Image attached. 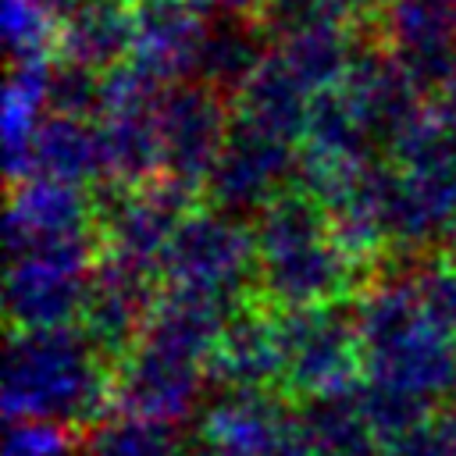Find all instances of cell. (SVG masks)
Returning <instances> with one entry per match:
<instances>
[{
	"instance_id": "obj_27",
	"label": "cell",
	"mask_w": 456,
	"mask_h": 456,
	"mask_svg": "<svg viewBox=\"0 0 456 456\" xmlns=\"http://www.w3.org/2000/svg\"><path fill=\"white\" fill-rule=\"evenodd\" d=\"M395 0H335V7L353 21V25H360V21H381V14L392 7Z\"/></svg>"
},
{
	"instance_id": "obj_5",
	"label": "cell",
	"mask_w": 456,
	"mask_h": 456,
	"mask_svg": "<svg viewBox=\"0 0 456 456\" xmlns=\"http://www.w3.org/2000/svg\"><path fill=\"white\" fill-rule=\"evenodd\" d=\"M160 281L246 306V292L256 289L253 221L232 217L214 207L192 210L171 239Z\"/></svg>"
},
{
	"instance_id": "obj_8",
	"label": "cell",
	"mask_w": 456,
	"mask_h": 456,
	"mask_svg": "<svg viewBox=\"0 0 456 456\" xmlns=\"http://www.w3.org/2000/svg\"><path fill=\"white\" fill-rule=\"evenodd\" d=\"M189 203L192 196L164 178H153L146 185H110L96 221L100 249L160 278L171 239L192 214Z\"/></svg>"
},
{
	"instance_id": "obj_10",
	"label": "cell",
	"mask_w": 456,
	"mask_h": 456,
	"mask_svg": "<svg viewBox=\"0 0 456 456\" xmlns=\"http://www.w3.org/2000/svg\"><path fill=\"white\" fill-rule=\"evenodd\" d=\"M292 431L281 388H210L200 406L196 445L210 456H278Z\"/></svg>"
},
{
	"instance_id": "obj_20",
	"label": "cell",
	"mask_w": 456,
	"mask_h": 456,
	"mask_svg": "<svg viewBox=\"0 0 456 456\" xmlns=\"http://www.w3.org/2000/svg\"><path fill=\"white\" fill-rule=\"evenodd\" d=\"M82 456H189V445L171 424L110 410L82 438Z\"/></svg>"
},
{
	"instance_id": "obj_16",
	"label": "cell",
	"mask_w": 456,
	"mask_h": 456,
	"mask_svg": "<svg viewBox=\"0 0 456 456\" xmlns=\"http://www.w3.org/2000/svg\"><path fill=\"white\" fill-rule=\"evenodd\" d=\"M50 61H14L7 64V82L0 96V139L4 167L11 182H21L32 164V146L50 118Z\"/></svg>"
},
{
	"instance_id": "obj_29",
	"label": "cell",
	"mask_w": 456,
	"mask_h": 456,
	"mask_svg": "<svg viewBox=\"0 0 456 456\" xmlns=\"http://www.w3.org/2000/svg\"><path fill=\"white\" fill-rule=\"evenodd\" d=\"M189 456H210L207 449H200V445H189Z\"/></svg>"
},
{
	"instance_id": "obj_7",
	"label": "cell",
	"mask_w": 456,
	"mask_h": 456,
	"mask_svg": "<svg viewBox=\"0 0 456 456\" xmlns=\"http://www.w3.org/2000/svg\"><path fill=\"white\" fill-rule=\"evenodd\" d=\"M281 388L314 399L346 392L363 378V353L353 310L342 303L278 314Z\"/></svg>"
},
{
	"instance_id": "obj_28",
	"label": "cell",
	"mask_w": 456,
	"mask_h": 456,
	"mask_svg": "<svg viewBox=\"0 0 456 456\" xmlns=\"http://www.w3.org/2000/svg\"><path fill=\"white\" fill-rule=\"evenodd\" d=\"M36 4H39V7H43V11L61 25V21L75 18L78 11H86V7H89V4H96V0H36Z\"/></svg>"
},
{
	"instance_id": "obj_24",
	"label": "cell",
	"mask_w": 456,
	"mask_h": 456,
	"mask_svg": "<svg viewBox=\"0 0 456 456\" xmlns=\"http://www.w3.org/2000/svg\"><path fill=\"white\" fill-rule=\"evenodd\" d=\"M103 100V75L53 57L50 68V110L71 118H96Z\"/></svg>"
},
{
	"instance_id": "obj_17",
	"label": "cell",
	"mask_w": 456,
	"mask_h": 456,
	"mask_svg": "<svg viewBox=\"0 0 456 456\" xmlns=\"http://www.w3.org/2000/svg\"><path fill=\"white\" fill-rule=\"evenodd\" d=\"M28 175H46V178L71 182L82 189L93 182H110L107 142H103L100 121L50 110V118L43 121V128L36 135Z\"/></svg>"
},
{
	"instance_id": "obj_15",
	"label": "cell",
	"mask_w": 456,
	"mask_h": 456,
	"mask_svg": "<svg viewBox=\"0 0 456 456\" xmlns=\"http://www.w3.org/2000/svg\"><path fill=\"white\" fill-rule=\"evenodd\" d=\"M11 185L14 189H11V207H7V246L32 242V239H53V235L96 232L93 221H100V214L82 185L57 182L46 175H28Z\"/></svg>"
},
{
	"instance_id": "obj_21",
	"label": "cell",
	"mask_w": 456,
	"mask_h": 456,
	"mask_svg": "<svg viewBox=\"0 0 456 456\" xmlns=\"http://www.w3.org/2000/svg\"><path fill=\"white\" fill-rule=\"evenodd\" d=\"M424 314L456 338V249H435L420 253L413 264L403 267Z\"/></svg>"
},
{
	"instance_id": "obj_14",
	"label": "cell",
	"mask_w": 456,
	"mask_h": 456,
	"mask_svg": "<svg viewBox=\"0 0 456 456\" xmlns=\"http://www.w3.org/2000/svg\"><path fill=\"white\" fill-rule=\"evenodd\" d=\"M210 388H281L278 314L249 303L224 324L210 356Z\"/></svg>"
},
{
	"instance_id": "obj_3",
	"label": "cell",
	"mask_w": 456,
	"mask_h": 456,
	"mask_svg": "<svg viewBox=\"0 0 456 456\" xmlns=\"http://www.w3.org/2000/svg\"><path fill=\"white\" fill-rule=\"evenodd\" d=\"M256 292L274 314L342 303L360 281V260L338 242L324 207L289 189L253 217Z\"/></svg>"
},
{
	"instance_id": "obj_9",
	"label": "cell",
	"mask_w": 456,
	"mask_h": 456,
	"mask_svg": "<svg viewBox=\"0 0 456 456\" xmlns=\"http://www.w3.org/2000/svg\"><path fill=\"white\" fill-rule=\"evenodd\" d=\"M296 175H299V146L232 121L228 142L203 192L214 210L253 221L281 192L296 189Z\"/></svg>"
},
{
	"instance_id": "obj_18",
	"label": "cell",
	"mask_w": 456,
	"mask_h": 456,
	"mask_svg": "<svg viewBox=\"0 0 456 456\" xmlns=\"http://www.w3.org/2000/svg\"><path fill=\"white\" fill-rule=\"evenodd\" d=\"M267 53H271V39H267L260 18L210 14L192 78L214 86L228 100H235V93L256 75V68L267 61Z\"/></svg>"
},
{
	"instance_id": "obj_4",
	"label": "cell",
	"mask_w": 456,
	"mask_h": 456,
	"mask_svg": "<svg viewBox=\"0 0 456 456\" xmlns=\"http://www.w3.org/2000/svg\"><path fill=\"white\" fill-rule=\"evenodd\" d=\"M96 232L53 235L7 246V317L14 328L78 324L93 267L100 260Z\"/></svg>"
},
{
	"instance_id": "obj_30",
	"label": "cell",
	"mask_w": 456,
	"mask_h": 456,
	"mask_svg": "<svg viewBox=\"0 0 456 456\" xmlns=\"http://www.w3.org/2000/svg\"><path fill=\"white\" fill-rule=\"evenodd\" d=\"M449 4H452V7H456V0H449Z\"/></svg>"
},
{
	"instance_id": "obj_13",
	"label": "cell",
	"mask_w": 456,
	"mask_h": 456,
	"mask_svg": "<svg viewBox=\"0 0 456 456\" xmlns=\"http://www.w3.org/2000/svg\"><path fill=\"white\" fill-rule=\"evenodd\" d=\"M203 11L189 0H139L132 4V53L128 61L160 86H175L196 75L203 32Z\"/></svg>"
},
{
	"instance_id": "obj_26",
	"label": "cell",
	"mask_w": 456,
	"mask_h": 456,
	"mask_svg": "<svg viewBox=\"0 0 456 456\" xmlns=\"http://www.w3.org/2000/svg\"><path fill=\"white\" fill-rule=\"evenodd\" d=\"M431 114L456 135V75H449V78L431 93Z\"/></svg>"
},
{
	"instance_id": "obj_25",
	"label": "cell",
	"mask_w": 456,
	"mask_h": 456,
	"mask_svg": "<svg viewBox=\"0 0 456 456\" xmlns=\"http://www.w3.org/2000/svg\"><path fill=\"white\" fill-rule=\"evenodd\" d=\"M4 456H82V442L64 424L7 420Z\"/></svg>"
},
{
	"instance_id": "obj_6",
	"label": "cell",
	"mask_w": 456,
	"mask_h": 456,
	"mask_svg": "<svg viewBox=\"0 0 456 456\" xmlns=\"http://www.w3.org/2000/svg\"><path fill=\"white\" fill-rule=\"evenodd\" d=\"M232 132V100L207 82L185 78L164 86L157 96V139H160V178L203 192L217 157Z\"/></svg>"
},
{
	"instance_id": "obj_19",
	"label": "cell",
	"mask_w": 456,
	"mask_h": 456,
	"mask_svg": "<svg viewBox=\"0 0 456 456\" xmlns=\"http://www.w3.org/2000/svg\"><path fill=\"white\" fill-rule=\"evenodd\" d=\"M132 53V7L121 0H96L75 18L61 21L57 57L96 75L114 71Z\"/></svg>"
},
{
	"instance_id": "obj_23",
	"label": "cell",
	"mask_w": 456,
	"mask_h": 456,
	"mask_svg": "<svg viewBox=\"0 0 456 456\" xmlns=\"http://www.w3.org/2000/svg\"><path fill=\"white\" fill-rule=\"evenodd\" d=\"M381 456H456V406H438L381 445Z\"/></svg>"
},
{
	"instance_id": "obj_11",
	"label": "cell",
	"mask_w": 456,
	"mask_h": 456,
	"mask_svg": "<svg viewBox=\"0 0 456 456\" xmlns=\"http://www.w3.org/2000/svg\"><path fill=\"white\" fill-rule=\"evenodd\" d=\"M160 285L164 281L157 274H150L135 264H125V260L100 249L78 324L114 360V367L139 342V335H142V328L157 306Z\"/></svg>"
},
{
	"instance_id": "obj_12",
	"label": "cell",
	"mask_w": 456,
	"mask_h": 456,
	"mask_svg": "<svg viewBox=\"0 0 456 456\" xmlns=\"http://www.w3.org/2000/svg\"><path fill=\"white\" fill-rule=\"evenodd\" d=\"M378 25L385 50L428 96L456 75V7L449 0H395Z\"/></svg>"
},
{
	"instance_id": "obj_1",
	"label": "cell",
	"mask_w": 456,
	"mask_h": 456,
	"mask_svg": "<svg viewBox=\"0 0 456 456\" xmlns=\"http://www.w3.org/2000/svg\"><path fill=\"white\" fill-rule=\"evenodd\" d=\"M353 321L363 353L360 381L385 424H413L456 399V338L424 314L403 267L356 296Z\"/></svg>"
},
{
	"instance_id": "obj_2",
	"label": "cell",
	"mask_w": 456,
	"mask_h": 456,
	"mask_svg": "<svg viewBox=\"0 0 456 456\" xmlns=\"http://www.w3.org/2000/svg\"><path fill=\"white\" fill-rule=\"evenodd\" d=\"M114 410V360L82 324L14 328L4 353V417L64 428L96 424Z\"/></svg>"
},
{
	"instance_id": "obj_22",
	"label": "cell",
	"mask_w": 456,
	"mask_h": 456,
	"mask_svg": "<svg viewBox=\"0 0 456 456\" xmlns=\"http://www.w3.org/2000/svg\"><path fill=\"white\" fill-rule=\"evenodd\" d=\"M0 28L7 61H50L57 57L61 25L36 0H0Z\"/></svg>"
}]
</instances>
